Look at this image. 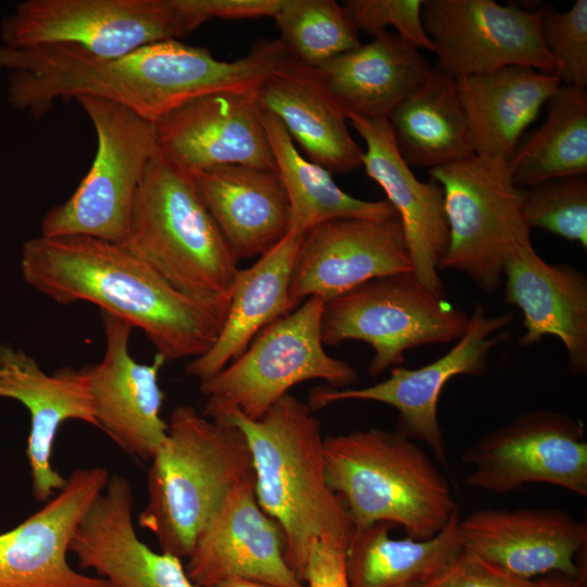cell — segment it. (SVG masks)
Instances as JSON below:
<instances>
[{
	"mask_svg": "<svg viewBox=\"0 0 587 587\" xmlns=\"http://www.w3.org/2000/svg\"><path fill=\"white\" fill-rule=\"evenodd\" d=\"M388 123L409 166L438 168L475 155L455 79L438 67L394 109Z\"/></svg>",
	"mask_w": 587,
	"mask_h": 587,
	"instance_id": "f546056e",
	"label": "cell"
},
{
	"mask_svg": "<svg viewBox=\"0 0 587 587\" xmlns=\"http://www.w3.org/2000/svg\"><path fill=\"white\" fill-rule=\"evenodd\" d=\"M459 508L434 537L423 540L390 536L394 524L380 522L353 532L345 552L348 587H425L462 551Z\"/></svg>",
	"mask_w": 587,
	"mask_h": 587,
	"instance_id": "4dcf8cb0",
	"label": "cell"
},
{
	"mask_svg": "<svg viewBox=\"0 0 587 587\" xmlns=\"http://www.w3.org/2000/svg\"><path fill=\"white\" fill-rule=\"evenodd\" d=\"M462 549L511 576L586 575L576 557L586 549L587 525L557 509H485L458 523Z\"/></svg>",
	"mask_w": 587,
	"mask_h": 587,
	"instance_id": "e0dca14e",
	"label": "cell"
},
{
	"mask_svg": "<svg viewBox=\"0 0 587 587\" xmlns=\"http://www.w3.org/2000/svg\"><path fill=\"white\" fill-rule=\"evenodd\" d=\"M148 472V500L138 525L162 552L187 559L227 495L253 477L250 450L235 425L187 404L174 408Z\"/></svg>",
	"mask_w": 587,
	"mask_h": 587,
	"instance_id": "277c9868",
	"label": "cell"
},
{
	"mask_svg": "<svg viewBox=\"0 0 587 587\" xmlns=\"http://www.w3.org/2000/svg\"><path fill=\"white\" fill-rule=\"evenodd\" d=\"M324 303L308 298L263 328L237 359L200 382L202 414L217 422L233 414L259 420L297 384L322 379L336 389L354 384L357 370L324 348Z\"/></svg>",
	"mask_w": 587,
	"mask_h": 587,
	"instance_id": "52a82bcc",
	"label": "cell"
},
{
	"mask_svg": "<svg viewBox=\"0 0 587 587\" xmlns=\"http://www.w3.org/2000/svg\"><path fill=\"white\" fill-rule=\"evenodd\" d=\"M476 155L509 161L526 127L561 86L558 77L523 65L455 79Z\"/></svg>",
	"mask_w": 587,
	"mask_h": 587,
	"instance_id": "f1b7e54d",
	"label": "cell"
},
{
	"mask_svg": "<svg viewBox=\"0 0 587 587\" xmlns=\"http://www.w3.org/2000/svg\"><path fill=\"white\" fill-rule=\"evenodd\" d=\"M212 587H272L265 584L241 579V578H232L222 583H218Z\"/></svg>",
	"mask_w": 587,
	"mask_h": 587,
	"instance_id": "60d3db41",
	"label": "cell"
},
{
	"mask_svg": "<svg viewBox=\"0 0 587 587\" xmlns=\"http://www.w3.org/2000/svg\"><path fill=\"white\" fill-rule=\"evenodd\" d=\"M579 587H586V583H585V584H583V585H582V586H579Z\"/></svg>",
	"mask_w": 587,
	"mask_h": 587,
	"instance_id": "b9f144b4",
	"label": "cell"
},
{
	"mask_svg": "<svg viewBox=\"0 0 587 587\" xmlns=\"http://www.w3.org/2000/svg\"><path fill=\"white\" fill-rule=\"evenodd\" d=\"M346 550L316 541L305 570L308 587H348L345 571Z\"/></svg>",
	"mask_w": 587,
	"mask_h": 587,
	"instance_id": "ab89813d",
	"label": "cell"
},
{
	"mask_svg": "<svg viewBox=\"0 0 587 587\" xmlns=\"http://www.w3.org/2000/svg\"><path fill=\"white\" fill-rule=\"evenodd\" d=\"M512 313L487 315L476 304L470 315L465 334L442 357L422 367L410 370L396 366L389 377L363 388L336 389L328 386L313 388L308 405L320 410L346 400H365L388 404L399 413L398 432L412 440L425 442L446 465L447 451L438 422L437 405L445 385L458 375H482L487 371V359L510 332Z\"/></svg>",
	"mask_w": 587,
	"mask_h": 587,
	"instance_id": "4fadbf2b",
	"label": "cell"
},
{
	"mask_svg": "<svg viewBox=\"0 0 587 587\" xmlns=\"http://www.w3.org/2000/svg\"><path fill=\"white\" fill-rule=\"evenodd\" d=\"M505 302L523 313L526 348L553 336L563 344L572 372H587V278L569 264H548L533 245L517 246L503 266Z\"/></svg>",
	"mask_w": 587,
	"mask_h": 587,
	"instance_id": "cb8c5ba5",
	"label": "cell"
},
{
	"mask_svg": "<svg viewBox=\"0 0 587 587\" xmlns=\"http://www.w3.org/2000/svg\"><path fill=\"white\" fill-rule=\"evenodd\" d=\"M586 575L573 578L561 574L525 579L504 574L463 549L455 561L425 587H579Z\"/></svg>",
	"mask_w": 587,
	"mask_h": 587,
	"instance_id": "74e56055",
	"label": "cell"
},
{
	"mask_svg": "<svg viewBox=\"0 0 587 587\" xmlns=\"http://www.w3.org/2000/svg\"><path fill=\"white\" fill-rule=\"evenodd\" d=\"M0 68L9 72L11 105L36 118L59 100L87 96L121 104L152 123L201 96L250 92L262 77L261 62L252 53L220 61L208 49L182 40L151 43L115 58L70 45H0Z\"/></svg>",
	"mask_w": 587,
	"mask_h": 587,
	"instance_id": "6da1fadb",
	"label": "cell"
},
{
	"mask_svg": "<svg viewBox=\"0 0 587 587\" xmlns=\"http://www.w3.org/2000/svg\"><path fill=\"white\" fill-rule=\"evenodd\" d=\"M540 9L494 0H424L422 23L438 68L454 79L523 65L554 73L540 33Z\"/></svg>",
	"mask_w": 587,
	"mask_h": 587,
	"instance_id": "5bb4252c",
	"label": "cell"
},
{
	"mask_svg": "<svg viewBox=\"0 0 587 587\" xmlns=\"http://www.w3.org/2000/svg\"><path fill=\"white\" fill-rule=\"evenodd\" d=\"M153 124L160 151L189 173L223 165L276 171L255 92L201 96Z\"/></svg>",
	"mask_w": 587,
	"mask_h": 587,
	"instance_id": "ac0fdd59",
	"label": "cell"
},
{
	"mask_svg": "<svg viewBox=\"0 0 587 587\" xmlns=\"http://www.w3.org/2000/svg\"><path fill=\"white\" fill-rule=\"evenodd\" d=\"M255 97L263 111L280 121L310 162L330 174L348 173L362 165L363 149L312 68L296 62L265 78Z\"/></svg>",
	"mask_w": 587,
	"mask_h": 587,
	"instance_id": "83f0119b",
	"label": "cell"
},
{
	"mask_svg": "<svg viewBox=\"0 0 587 587\" xmlns=\"http://www.w3.org/2000/svg\"><path fill=\"white\" fill-rule=\"evenodd\" d=\"M470 315L429 291L413 272L366 282L324 303L322 340L338 346L366 342L374 352L369 372L400 366L407 350L459 340Z\"/></svg>",
	"mask_w": 587,
	"mask_h": 587,
	"instance_id": "30bf717a",
	"label": "cell"
},
{
	"mask_svg": "<svg viewBox=\"0 0 587 587\" xmlns=\"http://www.w3.org/2000/svg\"><path fill=\"white\" fill-rule=\"evenodd\" d=\"M185 569L198 587L232 578L305 587L285 559L279 525L258 503L254 476L227 495L199 535Z\"/></svg>",
	"mask_w": 587,
	"mask_h": 587,
	"instance_id": "ffe728a7",
	"label": "cell"
},
{
	"mask_svg": "<svg viewBox=\"0 0 587 587\" xmlns=\"http://www.w3.org/2000/svg\"><path fill=\"white\" fill-rule=\"evenodd\" d=\"M428 174L442 188L449 227L440 270H457L483 291H496L508 255L517 246L532 243L521 188L513 183L508 162L475 154Z\"/></svg>",
	"mask_w": 587,
	"mask_h": 587,
	"instance_id": "9c48e42d",
	"label": "cell"
},
{
	"mask_svg": "<svg viewBox=\"0 0 587 587\" xmlns=\"http://www.w3.org/2000/svg\"><path fill=\"white\" fill-rule=\"evenodd\" d=\"M0 398L21 402L29 413L26 454L32 494L37 501L47 502L66 483L52 464L62 424L76 420L98 428L87 374L72 367L49 374L22 349L0 345Z\"/></svg>",
	"mask_w": 587,
	"mask_h": 587,
	"instance_id": "44dd1931",
	"label": "cell"
},
{
	"mask_svg": "<svg viewBox=\"0 0 587 587\" xmlns=\"http://www.w3.org/2000/svg\"><path fill=\"white\" fill-rule=\"evenodd\" d=\"M303 235L289 232L251 266L239 268L218 336L205 353L186 365L189 376L200 383L217 374L263 328L298 308L290 298V284Z\"/></svg>",
	"mask_w": 587,
	"mask_h": 587,
	"instance_id": "4316f807",
	"label": "cell"
},
{
	"mask_svg": "<svg viewBox=\"0 0 587 587\" xmlns=\"http://www.w3.org/2000/svg\"><path fill=\"white\" fill-rule=\"evenodd\" d=\"M313 412L287 394L259 420L233 414L225 422L247 440L258 503L279 525L285 559L303 583L314 542L346 550L353 534L348 510L327 482L322 426Z\"/></svg>",
	"mask_w": 587,
	"mask_h": 587,
	"instance_id": "3957f363",
	"label": "cell"
},
{
	"mask_svg": "<svg viewBox=\"0 0 587 587\" xmlns=\"http://www.w3.org/2000/svg\"><path fill=\"white\" fill-rule=\"evenodd\" d=\"M521 209L530 228H540L587 248V178L572 175L521 188Z\"/></svg>",
	"mask_w": 587,
	"mask_h": 587,
	"instance_id": "e575fe53",
	"label": "cell"
},
{
	"mask_svg": "<svg viewBox=\"0 0 587 587\" xmlns=\"http://www.w3.org/2000/svg\"><path fill=\"white\" fill-rule=\"evenodd\" d=\"M273 17L289 54L310 68L361 45L359 32L334 0H284Z\"/></svg>",
	"mask_w": 587,
	"mask_h": 587,
	"instance_id": "836d02e7",
	"label": "cell"
},
{
	"mask_svg": "<svg viewBox=\"0 0 587 587\" xmlns=\"http://www.w3.org/2000/svg\"><path fill=\"white\" fill-rule=\"evenodd\" d=\"M200 26L180 0H26L1 21L0 45H70L115 58Z\"/></svg>",
	"mask_w": 587,
	"mask_h": 587,
	"instance_id": "8fae6325",
	"label": "cell"
},
{
	"mask_svg": "<svg viewBox=\"0 0 587 587\" xmlns=\"http://www.w3.org/2000/svg\"><path fill=\"white\" fill-rule=\"evenodd\" d=\"M75 101L96 130V155L73 195L45 214L40 235L123 243L138 187L158 149L154 124L109 100L82 96Z\"/></svg>",
	"mask_w": 587,
	"mask_h": 587,
	"instance_id": "ba28073f",
	"label": "cell"
},
{
	"mask_svg": "<svg viewBox=\"0 0 587 587\" xmlns=\"http://www.w3.org/2000/svg\"><path fill=\"white\" fill-rule=\"evenodd\" d=\"M263 124L288 197L290 232L303 235L321 223L337 218L398 217L387 200L367 201L345 192L329 172L300 154L275 115L263 111Z\"/></svg>",
	"mask_w": 587,
	"mask_h": 587,
	"instance_id": "1f68e13d",
	"label": "cell"
},
{
	"mask_svg": "<svg viewBox=\"0 0 587 587\" xmlns=\"http://www.w3.org/2000/svg\"><path fill=\"white\" fill-rule=\"evenodd\" d=\"M347 122L366 145L362 165L385 191L398 214L417 279L445 298L438 271L449 242V227L441 186L421 182L400 155L386 118L347 114Z\"/></svg>",
	"mask_w": 587,
	"mask_h": 587,
	"instance_id": "7402d4cb",
	"label": "cell"
},
{
	"mask_svg": "<svg viewBox=\"0 0 587 587\" xmlns=\"http://www.w3.org/2000/svg\"><path fill=\"white\" fill-rule=\"evenodd\" d=\"M123 243L179 292L227 310L238 260L191 174L159 148L138 187Z\"/></svg>",
	"mask_w": 587,
	"mask_h": 587,
	"instance_id": "8992f818",
	"label": "cell"
},
{
	"mask_svg": "<svg viewBox=\"0 0 587 587\" xmlns=\"http://www.w3.org/2000/svg\"><path fill=\"white\" fill-rule=\"evenodd\" d=\"M328 485L344 501L353 532L375 523L401 526L408 537L437 535L458 509L433 460L402 433L357 429L324 438Z\"/></svg>",
	"mask_w": 587,
	"mask_h": 587,
	"instance_id": "5b68a950",
	"label": "cell"
},
{
	"mask_svg": "<svg viewBox=\"0 0 587 587\" xmlns=\"http://www.w3.org/2000/svg\"><path fill=\"white\" fill-rule=\"evenodd\" d=\"M203 24L212 18L243 20L274 16L284 0H182Z\"/></svg>",
	"mask_w": 587,
	"mask_h": 587,
	"instance_id": "f35d334b",
	"label": "cell"
},
{
	"mask_svg": "<svg viewBox=\"0 0 587 587\" xmlns=\"http://www.w3.org/2000/svg\"><path fill=\"white\" fill-rule=\"evenodd\" d=\"M129 480L110 476L79 523L70 546L78 566L91 570L105 587H198L183 560L157 552L138 537Z\"/></svg>",
	"mask_w": 587,
	"mask_h": 587,
	"instance_id": "603a6c76",
	"label": "cell"
},
{
	"mask_svg": "<svg viewBox=\"0 0 587 587\" xmlns=\"http://www.w3.org/2000/svg\"><path fill=\"white\" fill-rule=\"evenodd\" d=\"M110 478L101 466L80 467L64 487L17 526L0 534V587H105L75 571L67 553L86 512Z\"/></svg>",
	"mask_w": 587,
	"mask_h": 587,
	"instance_id": "2e32d148",
	"label": "cell"
},
{
	"mask_svg": "<svg viewBox=\"0 0 587 587\" xmlns=\"http://www.w3.org/2000/svg\"><path fill=\"white\" fill-rule=\"evenodd\" d=\"M473 467L465 483L497 495L544 483L587 496L584 425L566 414L529 411L484 434L463 452Z\"/></svg>",
	"mask_w": 587,
	"mask_h": 587,
	"instance_id": "7c38bea8",
	"label": "cell"
},
{
	"mask_svg": "<svg viewBox=\"0 0 587 587\" xmlns=\"http://www.w3.org/2000/svg\"><path fill=\"white\" fill-rule=\"evenodd\" d=\"M100 315L104 354L99 363L84 369L98 428L127 454L150 462L167 434L159 386V372L166 361L155 354L150 364L137 362L129 351L132 324L108 312Z\"/></svg>",
	"mask_w": 587,
	"mask_h": 587,
	"instance_id": "d6986e66",
	"label": "cell"
},
{
	"mask_svg": "<svg viewBox=\"0 0 587 587\" xmlns=\"http://www.w3.org/2000/svg\"><path fill=\"white\" fill-rule=\"evenodd\" d=\"M513 183L527 188L587 173V91L561 85L547 101L539 128L520 140L508 161Z\"/></svg>",
	"mask_w": 587,
	"mask_h": 587,
	"instance_id": "d6a6232c",
	"label": "cell"
},
{
	"mask_svg": "<svg viewBox=\"0 0 587 587\" xmlns=\"http://www.w3.org/2000/svg\"><path fill=\"white\" fill-rule=\"evenodd\" d=\"M542 42L557 63L561 85L587 87V1L577 0L565 12L540 8Z\"/></svg>",
	"mask_w": 587,
	"mask_h": 587,
	"instance_id": "d590c367",
	"label": "cell"
},
{
	"mask_svg": "<svg viewBox=\"0 0 587 587\" xmlns=\"http://www.w3.org/2000/svg\"><path fill=\"white\" fill-rule=\"evenodd\" d=\"M424 0H346L341 7L358 32L377 36L388 26L417 50L434 52V46L422 23Z\"/></svg>",
	"mask_w": 587,
	"mask_h": 587,
	"instance_id": "8d00e7d4",
	"label": "cell"
},
{
	"mask_svg": "<svg viewBox=\"0 0 587 587\" xmlns=\"http://www.w3.org/2000/svg\"><path fill=\"white\" fill-rule=\"evenodd\" d=\"M430 68L420 50L386 30L312 70L345 117L388 120Z\"/></svg>",
	"mask_w": 587,
	"mask_h": 587,
	"instance_id": "484cf974",
	"label": "cell"
},
{
	"mask_svg": "<svg viewBox=\"0 0 587 587\" xmlns=\"http://www.w3.org/2000/svg\"><path fill=\"white\" fill-rule=\"evenodd\" d=\"M190 174L238 261L263 255L290 232L289 201L277 171L223 165Z\"/></svg>",
	"mask_w": 587,
	"mask_h": 587,
	"instance_id": "d4e9b609",
	"label": "cell"
},
{
	"mask_svg": "<svg viewBox=\"0 0 587 587\" xmlns=\"http://www.w3.org/2000/svg\"><path fill=\"white\" fill-rule=\"evenodd\" d=\"M413 272L399 217L337 218L309 229L299 246L290 284L296 307L327 302L372 279Z\"/></svg>",
	"mask_w": 587,
	"mask_h": 587,
	"instance_id": "9a60e30c",
	"label": "cell"
},
{
	"mask_svg": "<svg viewBox=\"0 0 587 587\" xmlns=\"http://www.w3.org/2000/svg\"><path fill=\"white\" fill-rule=\"evenodd\" d=\"M20 266L52 301L90 302L139 328L165 361L205 353L227 311L179 292L124 243L40 235L23 245Z\"/></svg>",
	"mask_w": 587,
	"mask_h": 587,
	"instance_id": "7a4b0ae2",
	"label": "cell"
}]
</instances>
